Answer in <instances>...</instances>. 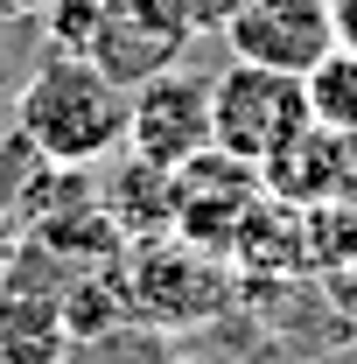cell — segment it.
Wrapping results in <instances>:
<instances>
[{"label": "cell", "instance_id": "cell-1", "mask_svg": "<svg viewBox=\"0 0 357 364\" xmlns=\"http://www.w3.org/2000/svg\"><path fill=\"white\" fill-rule=\"evenodd\" d=\"M14 134L28 140L49 161H70V168H98L127 147V91L112 85L98 63L85 56H56L14 85Z\"/></svg>", "mask_w": 357, "mask_h": 364}, {"label": "cell", "instance_id": "cell-2", "mask_svg": "<svg viewBox=\"0 0 357 364\" xmlns=\"http://www.w3.org/2000/svg\"><path fill=\"white\" fill-rule=\"evenodd\" d=\"M119 280H127V309L134 329H161V336H189L231 316L238 301V273L231 259L189 245V238H140L119 252Z\"/></svg>", "mask_w": 357, "mask_h": 364}, {"label": "cell", "instance_id": "cell-3", "mask_svg": "<svg viewBox=\"0 0 357 364\" xmlns=\"http://www.w3.org/2000/svg\"><path fill=\"white\" fill-rule=\"evenodd\" d=\"M302 119H309V91L294 70L231 63L211 85V147L238 154V161H267Z\"/></svg>", "mask_w": 357, "mask_h": 364}, {"label": "cell", "instance_id": "cell-4", "mask_svg": "<svg viewBox=\"0 0 357 364\" xmlns=\"http://www.w3.org/2000/svg\"><path fill=\"white\" fill-rule=\"evenodd\" d=\"M260 196H267L260 161H238V154H224V147H203V154H189L176 168V238L231 259V238H238L245 210H252Z\"/></svg>", "mask_w": 357, "mask_h": 364}, {"label": "cell", "instance_id": "cell-5", "mask_svg": "<svg viewBox=\"0 0 357 364\" xmlns=\"http://www.w3.org/2000/svg\"><path fill=\"white\" fill-rule=\"evenodd\" d=\"M224 43L238 63L267 70H315V56L336 49V0H238L224 21Z\"/></svg>", "mask_w": 357, "mask_h": 364}, {"label": "cell", "instance_id": "cell-6", "mask_svg": "<svg viewBox=\"0 0 357 364\" xmlns=\"http://www.w3.org/2000/svg\"><path fill=\"white\" fill-rule=\"evenodd\" d=\"M127 147L161 168H182L189 154H203L211 147V85L182 77V70L134 85L127 91Z\"/></svg>", "mask_w": 357, "mask_h": 364}, {"label": "cell", "instance_id": "cell-7", "mask_svg": "<svg viewBox=\"0 0 357 364\" xmlns=\"http://www.w3.org/2000/svg\"><path fill=\"white\" fill-rule=\"evenodd\" d=\"M260 182H267V196L294 203V210L343 203V196H357V134H336L322 119H302L260 161Z\"/></svg>", "mask_w": 357, "mask_h": 364}, {"label": "cell", "instance_id": "cell-8", "mask_svg": "<svg viewBox=\"0 0 357 364\" xmlns=\"http://www.w3.org/2000/svg\"><path fill=\"white\" fill-rule=\"evenodd\" d=\"M231 273L238 287H260V280H309V210L280 203V196H260L245 210V225L231 238Z\"/></svg>", "mask_w": 357, "mask_h": 364}, {"label": "cell", "instance_id": "cell-9", "mask_svg": "<svg viewBox=\"0 0 357 364\" xmlns=\"http://www.w3.org/2000/svg\"><path fill=\"white\" fill-rule=\"evenodd\" d=\"M98 203H105V218L119 225L127 245L169 238V231H176V168H161V161H147L134 147H119L112 176L98 182Z\"/></svg>", "mask_w": 357, "mask_h": 364}, {"label": "cell", "instance_id": "cell-10", "mask_svg": "<svg viewBox=\"0 0 357 364\" xmlns=\"http://www.w3.org/2000/svg\"><path fill=\"white\" fill-rule=\"evenodd\" d=\"M189 43H176V36H161L147 14H134L127 0H105V21H98V43H91V63L112 77L119 91L147 85V77H161V70H176V56Z\"/></svg>", "mask_w": 357, "mask_h": 364}, {"label": "cell", "instance_id": "cell-11", "mask_svg": "<svg viewBox=\"0 0 357 364\" xmlns=\"http://www.w3.org/2000/svg\"><path fill=\"white\" fill-rule=\"evenodd\" d=\"M78 336L43 287H0V364H70Z\"/></svg>", "mask_w": 357, "mask_h": 364}, {"label": "cell", "instance_id": "cell-12", "mask_svg": "<svg viewBox=\"0 0 357 364\" xmlns=\"http://www.w3.org/2000/svg\"><path fill=\"white\" fill-rule=\"evenodd\" d=\"M63 322L78 343H105L119 329H134V309H127V280H119V259L112 267H78L63 280Z\"/></svg>", "mask_w": 357, "mask_h": 364}, {"label": "cell", "instance_id": "cell-13", "mask_svg": "<svg viewBox=\"0 0 357 364\" xmlns=\"http://www.w3.org/2000/svg\"><path fill=\"white\" fill-rule=\"evenodd\" d=\"M302 91H309V119L357 134V49L336 43L329 56H315V70H302Z\"/></svg>", "mask_w": 357, "mask_h": 364}, {"label": "cell", "instance_id": "cell-14", "mask_svg": "<svg viewBox=\"0 0 357 364\" xmlns=\"http://www.w3.org/2000/svg\"><path fill=\"white\" fill-rule=\"evenodd\" d=\"M98 21H105V0H49V14L36 21V28H43V43L56 49V56H85L91 63Z\"/></svg>", "mask_w": 357, "mask_h": 364}, {"label": "cell", "instance_id": "cell-15", "mask_svg": "<svg viewBox=\"0 0 357 364\" xmlns=\"http://www.w3.org/2000/svg\"><path fill=\"white\" fill-rule=\"evenodd\" d=\"M21 238H28V231H21V218L0 203V287H7V273H14V259H21Z\"/></svg>", "mask_w": 357, "mask_h": 364}, {"label": "cell", "instance_id": "cell-16", "mask_svg": "<svg viewBox=\"0 0 357 364\" xmlns=\"http://www.w3.org/2000/svg\"><path fill=\"white\" fill-rule=\"evenodd\" d=\"M231 14H238V0H189L196 36H203V28H218V36H224V21H231Z\"/></svg>", "mask_w": 357, "mask_h": 364}, {"label": "cell", "instance_id": "cell-17", "mask_svg": "<svg viewBox=\"0 0 357 364\" xmlns=\"http://www.w3.org/2000/svg\"><path fill=\"white\" fill-rule=\"evenodd\" d=\"M49 0H0V21H43Z\"/></svg>", "mask_w": 357, "mask_h": 364}, {"label": "cell", "instance_id": "cell-18", "mask_svg": "<svg viewBox=\"0 0 357 364\" xmlns=\"http://www.w3.org/2000/svg\"><path fill=\"white\" fill-rule=\"evenodd\" d=\"M336 43L357 49V0H336Z\"/></svg>", "mask_w": 357, "mask_h": 364}, {"label": "cell", "instance_id": "cell-19", "mask_svg": "<svg viewBox=\"0 0 357 364\" xmlns=\"http://www.w3.org/2000/svg\"><path fill=\"white\" fill-rule=\"evenodd\" d=\"M14 98V63H7V43H0V105Z\"/></svg>", "mask_w": 357, "mask_h": 364}, {"label": "cell", "instance_id": "cell-20", "mask_svg": "<svg viewBox=\"0 0 357 364\" xmlns=\"http://www.w3.org/2000/svg\"><path fill=\"white\" fill-rule=\"evenodd\" d=\"M161 364H203V358H161Z\"/></svg>", "mask_w": 357, "mask_h": 364}, {"label": "cell", "instance_id": "cell-21", "mask_svg": "<svg viewBox=\"0 0 357 364\" xmlns=\"http://www.w3.org/2000/svg\"><path fill=\"white\" fill-rule=\"evenodd\" d=\"M351 364H357V358H351Z\"/></svg>", "mask_w": 357, "mask_h": 364}]
</instances>
